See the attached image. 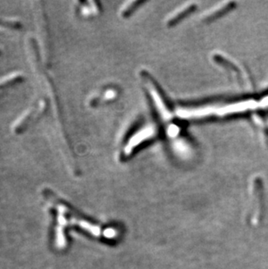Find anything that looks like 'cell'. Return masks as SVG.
Wrapping results in <instances>:
<instances>
[{"mask_svg": "<svg viewBox=\"0 0 268 269\" xmlns=\"http://www.w3.org/2000/svg\"><path fill=\"white\" fill-rule=\"evenodd\" d=\"M117 231L115 229H113V228H108V229H106L104 231V235L106 238H108V239H113V238H115L117 236Z\"/></svg>", "mask_w": 268, "mask_h": 269, "instance_id": "3957f363", "label": "cell"}, {"mask_svg": "<svg viewBox=\"0 0 268 269\" xmlns=\"http://www.w3.org/2000/svg\"><path fill=\"white\" fill-rule=\"evenodd\" d=\"M77 223L80 225L81 227L87 230L95 236H99V234H100V228L98 227L97 225H91V224H89L88 222H77Z\"/></svg>", "mask_w": 268, "mask_h": 269, "instance_id": "7a4b0ae2", "label": "cell"}, {"mask_svg": "<svg viewBox=\"0 0 268 269\" xmlns=\"http://www.w3.org/2000/svg\"><path fill=\"white\" fill-rule=\"evenodd\" d=\"M194 9V6L192 4H189L187 7L184 8L183 10H180V11H176V12L174 14L171 16V18H168V24L169 26H173L175 25L177 22H179L180 20H181L182 18H185L189 12H191V11Z\"/></svg>", "mask_w": 268, "mask_h": 269, "instance_id": "6da1fadb", "label": "cell"}]
</instances>
